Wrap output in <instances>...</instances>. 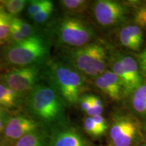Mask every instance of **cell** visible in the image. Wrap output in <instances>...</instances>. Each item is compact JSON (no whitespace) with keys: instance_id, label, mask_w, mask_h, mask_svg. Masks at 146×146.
Listing matches in <instances>:
<instances>
[{"instance_id":"obj_1","label":"cell","mask_w":146,"mask_h":146,"mask_svg":"<svg viewBox=\"0 0 146 146\" xmlns=\"http://www.w3.org/2000/svg\"><path fill=\"white\" fill-rule=\"evenodd\" d=\"M51 87L65 105L74 106L86 90L85 77L75 69L64 62H52L47 70Z\"/></svg>"},{"instance_id":"obj_2","label":"cell","mask_w":146,"mask_h":146,"mask_svg":"<svg viewBox=\"0 0 146 146\" xmlns=\"http://www.w3.org/2000/svg\"><path fill=\"white\" fill-rule=\"evenodd\" d=\"M50 53L48 42L43 36L35 34L14 44H8L3 50V59L10 65L26 66L39 65Z\"/></svg>"},{"instance_id":"obj_3","label":"cell","mask_w":146,"mask_h":146,"mask_svg":"<svg viewBox=\"0 0 146 146\" xmlns=\"http://www.w3.org/2000/svg\"><path fill=\"white\" fill-rule=\"evenodd\" d=\"M27 106L36 117L50 123L62 118L65 104L51 86L36 85L27 98Z\"/></svg>"},{"instance_id":"obj_4","label":"cell","mask_w":146,"mask_h":146,"mask_svg":"<svg viewBox=\"0 0 146 146\" xmlns=\"http://www.w3.org/2000/svg\"><path fill=\"white\" fill-rule=\"evenodd\" d=\"M59 43L68 47H78L91 43L94 38V29L87 21L77 16H66L57 29Z\"/></svg>"},{"instance_id":"obj_5","label":"cell","mask_w":146,"mask_h":146,"mask_svg":"<svg viewBox=\"0 0 146 146\" xmlns=\"http://www.w3.org/2000/svg\"><path fill=\"white\" fill-rule=\"evenodd\" d=\"M110 137L114 146H133L143 139L139 120L130 115H116L113 118Z\"/></svg>"},{"instance_id":"obj_6","label":"cell","mask_w":146,"mask_h":146,"mask_svg":"<svg viewBox=\"0 0 146 146\" xmlns=\"http://www.w3.org/2000/svg\"><path fill=\"white\" fill-rule=\"evenodd\" d=\"M129 8L125 3L114 0H98L93 4V14L100 26L110 27L127 21Z\"/></svg>"},{"instance_id":"obj_7","label":"cell","mask_w":146,"mask_h":146,"mask_svg":"<svg viewBox=\"0 0 146 146\" xmlns=\"http://www.w3.org/2000/svg\"><path fill=\"white\" fill-rule=\"evenodd\" d=\"M40 74L39 65L19 66L6 71L1 81L18 94L31 91L37 85Z\"/></svg>"},{"instance_id":"obj_8","label":"cell","mask_w":146,"mask_h":146,"mask_svg":"<svg viewBox=\"0 0 146 146\" xmlns=\"http://www.w3.org/2000/svg\"><path fill=\"white\" fill-rule=\"evenodd\" d=\"M94 42L78 47H68L64 52V63L80 72L84 76H100L95 70L93 60Z\"/></svg>"},{"instance_id":"obj_9","label":"cell","mask_w":146,"mask_h":146,"mask_svg":"<svg viewBox=\"0 0 146 146\" xmlns=\"http://www.w3.org/2000/svg\"><path fill=\"white\" fill-rule=\"evenodd\" d=\"M37 127V123L32 118L24 115H16L8 118L3 131L7 139L18 141L27 134L36 131Z\"/></svg>"},{"instance_id":"obj_10","label":"cell","mask_w":146,"mask_h":146,"mask_svg":"<svg viewBox=\"0 0 146 146\" xmlns=\"http://www.w3.org/2000/svg\"><path fill=\"white\" fill-rule=\"evenodd\" d=\"M122 45L134 52H139L144 42L143 29L135 24H131L121 29L118 35Z\"/></svg>"},{"instance_id":"obj_11","label":"cell","mask_w":146,"mask_h":146,"mask_svg":"<svg viewBox=\"0 0 146 146\" xmlns=\"http://www.w3.org/2000/svg\"><path fill=\"white\" fill-rule=\"evenodd\" d=\"M52 146H88L81 133L74 128L63 129L54 135Z\"/></svg>"},{"instance_id":"obj_12","label":"cell","mask_w":146,"mask_h":146,"mask_svg":"<svg viewBox=\"0 0 146 146\" xmlns=\"http://www.w3.org/2000/svg\"><path fill=\"white\" fill-rule=\"evenodd\" d=\"M111 62H112V71L119 78L125 96L132 94L136 90L137 87L133 83L130 76L128 74L125 68H124L121 62L118 59V56H114L111 60Z\"/></svg>"},{"instance_id":"obj_13","label":"cell","mask_w":146,"mask_h":146,"mask_svg":"<svg viewBox=\"0 0 146 146\" xmlns=\"http://www.w3.org/2000/svg\"><path fill=\"white\" fill-rule=\"evenodd\" d=\"M117 56L137 89L145 82L137 61L129 55L119 54Z\"/></svg>"},{"instance_id":"obj_14","label":"cell","mask_w":146,"mask_h":146,"mask_svg":"<svg viewBox=\"0 0 146 146\" xmlns=\"http://www.w3.org/2000/svg\"><path fill=\"white\" fill-rule=\"evenodd\" d=\"M131 95L133 112L146 121V83L144 82Z\"/></svg>"},{"instance_id":"obj_15","label":"cell","mask_w":146,"mask_h":146,"mask_svg":"<svg viewBox=\"0 0 146 146\" xmlns=\"http://www.w3.org/2000/svg\"><path fill=\"white\" fill-rule=\"evenodd\" d=\"M21 101V94L16 92L2 82L0 83V107L12 108L18 107Z\"/></svg>"},{"instance_id":"obj_16","label":"cell","mask_w":146,"mask_h":146,"mask_svg":"<svg viewBox=\"0 0 146 146\" xmlns=\"http://www.w3.org/2000/svg\"><path fill=\"white\" fill-rule=\"evenodd\" d=\"M107 53L105 47L98 43H94L93 60L95 70L99 75H102L106 70Z\"/></svg>"},{"instance_id":"obj_17","label":"cell","mask_w":146,"mask_h":146,"mask_svg":"<svg viewBox=\"0 0 146 146\" xmlns=\"http://www.w3.org/2000/svg\"><path fill=\"white\" fill-rule=\"evenodd\" d=\"M108 84L114 95V101H120L125 96L121 83L118 76L112 70H106L101 75Z\"/></svg>"},{"instance_id":"obj_18","label":"cell","mask_w":146,"mask_h":146,"mask_svg":"<svg viewBox=\"0 0 146 146\" xmlns=\"http://www.w3.org/2000/svg\"><path fill=\"white\" fill-rule=\"evenodd\" d=\"M60 2L62 8L72 15L83 12L88 8L89 3L86 0H62Z\"/></svg>"},{"instance_id":"obj_19","label":"cell","mask_w":146,"mask_h":146,"mask_svg":"<svg viewBox=\"0 0 146 146\" xmlns=\"http://www.w3.org/2000/svg\"><path fill=\"white\" fill-rule=\"evenodd\" d=\"M0 3L7 14L14 17L25 9L28 1L25 0H4L0 1Z\"/></svg>"},{"instance_id":"obj_20","label":"cell","mask_w":146,"mask_h":146,"mask_svg":"<svg viewBox=\"0 0 146 146\" xmlns=\"http://www.w3.org/2000/svg\"><path fill=\"white\" fill-rule=\"evenodd\" d=\"M134 5L135 12L133 14V21L135 25L141 29L146 28V1H132Z\"/></svg>"},{"instance_id":"obj_21","label":"cell","mask_w":146,"mask_h":146,"mask_svg":"<svg viewBox=\"0 0 146 146\" xmlns=\"http://www.w3.org/2000/svg\"><path fill=\"white\" fill-rule=\"evenodd\" d=\"M12 23L16 27V28L18 29L25 39L36 34L33 27L20 18L16 17V16L12 17Z\"/></svg>"},{"instance_id":"obj_22","label":"cell","mask_w":146,"mask_h":146,"mask_svg":"<svg viewBox=\"0 0 146 146\" xmlns=\"http://www.w3.org/2000/svg\"><path fill=\"white\" fill-rule=\"evenodd\" d=\"M16 146H42L41 137L36 131L30 133L18 140Z\"/></svg>"},{"instance_id":"obj_23","label":"cell","mask_w":146,"mask_h":146,"mask_svg":"<svg viewBox=\"0 0 146 146\" xmlns=\"http://www.w3.org/2000/svg\"><path fill=\"white\" fill-rule=\"evenodd\" d=\"M13 16L5 13L0 23V45L8 43L11 21Z\"/></svg>"},{"instance_id":"obj_24","label":"cell","mask_w":146,"mask_h":146,"mask_svg":"<svg viewBox=\"0 0 146 146\" xmlns=\"http://www.w3.org/2000/svg\"><path fill=\"white\" fill-rule=\"evenodd\" d=\"M29 5L27 8V14L32 18L42 10H43L49 5L53 2L49 0H33V1H28Z\"/></svg>"},{"instance_id":"obj_25","label":"cell","mask_w":146,"mask_h":146,"mask_svg":"<svg viewBox=\"0 0 146 146\" xmlns=\"http://www.w3.org/2000/svg\"><path fill=\"white\" fill-rule=\"evenodd\" d=\"M104 110V104L102 100L98 96L91 95V106L87 111L86 113L88 114V116H97V115H102Z\"/></svg>"},{"instance_id":"obj_26","label":"cell","mask_w":146,"mask_h":146,"mask_svg":"<svg viewBox=\"0 0 146 146\" xmlns=\"http://www.w3.org/2000/svg\"><path fill=\"white\" fill-rule=\"evenodd\" d=\"M84 129L87 134L93 137H100L103 135L100 132L92 117L87 116L84 120Z\"/></svg>"},{"instance_id":"obj_27","label":"cell","mask_w":146,"mask_h":146,"mask_svg":"<svg viewBox=\"0 0 146 146\" xmlns=\"http://www.w3.org/2000/svg\"><path fill=\"white\" fill-rule=\"evenodd\" d=\"M54 12V4L51 3L46 8L42 10L41 12L37 13L31 18L35 23L37 24H42L46 22L51 17Z\"/></svg>"},{"instance_id":"obj_28","label":"cell","mask_w":146,"mask_h":146,"mask_svg":"<svg viewBox=\"0 0 146 146\" xmlns=\"http://www.w3.org/2000/svg\"><path fill=\"white\" fill-rule=\"evenodd\" d=\"M23 39H25V38L23 37V35H22L21 33L18 31V29L16 28L15 25H14V24L12 23V21H11V25L8 40V45L17 43L18 42L23 41Z\"/></svg>"},{"instance_id":"obj_29","label":"cell","mask_w":146,"mask_h":146,"mask_svg":"<svg viewBox=\"0 0 146 146\" xmlns=\"http://www.w3.org/2000/svg\"><path fill=\"white\" fill-rule=\"evenodd\" d=\"M137 61L143 77L146 78V45L141 53L139 54Z\"/></svg>"},{"instance_id":"obj_30","label":"cell","mask_w":146,"mask_h":146,"mask_svg":"<svg viewBox=\"0 0 146 146\" xmlns=\"http://www.w3.org/2000/svg\"><path fill=\"white\" fill-rule=\"evenodd\" d=\"M92 118L102 134H104L108 129L107 123L105 118L102 115H97V116H92Z\"/></svg>"},{"instance_id":"obj_31","label":"cell","mask_w":146,"mask_h":146,"mask_svg":"<svg viewBox=\"0 0 146 146\" xmlns=\"http://www.w3.org/2000/svg\"><path fill=\"white\" fill-rule=\"evenodd\" d=\"M91 94H83L80 98L78 103L83 112H86L91 106Z\"/></svg>"},{"instance_id":"obj_32","label":"cell","mask_w":146,"mask_h":146,"mask_svg":"<svg viewBox=\"0 0 146 146\" xmlns=\"http://www.w3.org/2000/svg\"><path fill=\"white\" fill-rule=\"evenodd\" d=\"M6 110L0 107V133L4 130L5 124L8 119Z\"/></svg>"},{"instance_id":"obj_33","label":"cell","mask_w":146,"mask_h":146,"mask_svg":"<svg viewBox=\"0 0 146 146\" xmlns=\"http://www.w3.org/2000/svg\"><path fill=\"white\" fill-rule=\"evenodd\" d=\"M5 13H6V12H5V11L3 10V9L1 7V8H0V23H1V21H2L3 16H4Z\"/></svg>"},{"instance_id":"obj_34","label":"cell","mask_w":146,"mask_h":146,"mask_svg":"<svg viewBox=\"0 0 146 146\" xmlns=\"http://www.w3.org/2000/svg\"><path fill=\"white\" fill-rule=\"evenodd\" d=\"M137 146H146V143H141L138 144Z\"/></svg>"},{"instance_id":"obj_35","label":"cell","mask_w":146,"mask_h":146,"mask_svg":"<svg viewBox=\"0 0 146 146\" xmlns=\"http://www.w3.org/2000/svg\"><path fill=\"white\" fill-rule=\"evenodd\" d=\"M144 130H145V133H146V123H145V126H144Z\"/></svg>"}]
</instances>
